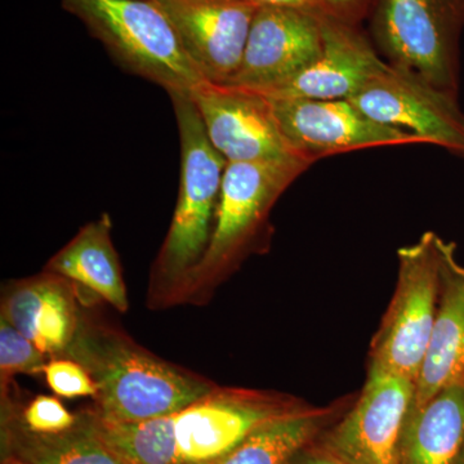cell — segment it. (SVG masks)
Returning a JSON list of instances; mask_svg holds the SVG:
<instances>
[{
  "mask_svg": "<svg viewBox=\"0 0 464 464\" xmlns=\"http://www.w3.org/2000/svg\"><path fill=\"white\" fill-rule=\"evenodd\" d=\"M0 401L3 456L26 464H125L100 438L91 409L81 411L66 431L36 433L21 422L14 392Z\"/></svg>",
  "mask_w": 464,
  "mask_h": 464,
  "instance_id": "cell-18",
  "label": "cell"
},
{
  "mask_svg": "<svg viewBox=\"0 0 464 464\" xmlns=\"http://www.w3.org/2000/svg\"><path fill=\"white\" fill-rule=\"evenodd\" d=\"M17 411L24 426L36 433L66 431L79 420V413L72 414L60 400L48 395L36 396L25 406L17 404Z\"/></svg>",
  "mask_w": 464,
  "mask_h": 464,
  "instance_id": "cell-22",
  "label": "cell"
},
{
  "mask_svg": "<svg viewBox=\"0 0 464 464\" xmlns=\"http://www.w3.org/2000/svg\"><path fill=\"white\" fill-rule=\"evenodd\" d=\"M190 97L208 139L227 163L308 161L286 141L271 101L258 92L204 81Z\"/></svg>",
  "mask_w": 464,
  "mask_h": 464,
  "instance_id": "cell-9",
  "label": "cell"
},
{
  "mask_svg": "<svg viewBox=\"0 0 464 464\" xmlns=\"http://www.w3.org/2000/svg\"><path fill=\"white\" fill-rule=\"evenodd\" d=\"M366 116L464 158V112L457 94L404 66L384 65L348 99Z\"/></svg>",
  "mask_w": 464,
  "mask_h": 464,
  "instance_id": "cell-8",
  "label": "cell"
},
{
  "mask_svg": "<svg viewBox=\"0 0 464 464\" xmlns=\"http://www.w3.org/2000/svg\"><path fill=\"white\" fill-rule=\"evenodd\" d=\"M47 356L29 338L0 317V400L14 393L18 374H42Z\"/></svg>",
  "mask_w": 464,
  "mask_h": 464,
  "instance_id": "cell-21",
  "label": "cell"
},
{
  "mask_svg": "<svg viewBox=\"0 0 464 464\" xmlns=\"http://www.w3.org/2000/svg\"><path fill=\"white\" fill-rule=\"evenodd\" d=\"M322 5L324 14L337 18L351 25L359 26L360 21L373 14L380 0H317Z\"/></svg>",
  "mask_w": 464,
  "mask_h": 464,
  "instance_id": "cell-24",
  "label": "cell"
},
{
  "mask_svg": "<svg viewBox=\"0 0 464 464\" xmlns=\"http://www.w3.org/2000/svg\"><path fill=\"white\" fill-rule=\"evenodd\" d=\"M270 101L286 141L313 164L355 150L424 145L414 134L378 123L348 100Z\"/></svg>",
  "mask_w": 464,
  "mask_h": 464,
  "instance_id": "cell-11",
  "label": "cell"
},
{
  "mask_svg": "<svg viewBox=\"0 0 464 464\" xmlns=\"http://www.w3.org/2000/svg\"><path fill=\"white\" fill-rule=\"evenodd\" d=\"M179 34L204 81L228 84L240 69L253 18L248 0H152Z\"/></svg>",
  "mask_w": 464,
  "mask_h": 464,
  "instance_id": "cell-12",
  "label": "cell"
},
{
  "mask_svg": "<svg viewBox=\"0 0 464 464\" xmlns=\"http://www.w3.org/2000/svg\"><path fill=\"white\" fill-rule=\"evenodd\" d=\"M295 9L259 7L230 85L256 92L285 82L323 51L322 18Z\"/></svg>",
  "mask_w": 464,
  "mask_h": 464,
  "instance_id": "cell-13",
  "label": "cell"
},
{
  "mask_svg": "<svg viewBox=\"0 0 464 464\" xmlns=\"http://www.w3.org/2000/svg\"><path fill=\"white\" fill-rule=\"evenodd\" d=\"M454 464H464V444L462 449H460L459 454H458L456 462Z\"/></svg>",
  "mask_w": 464,
  "mask_h": 464,
  "instance_id": "cell-28",
  "label": "cell"
},
{
  "mask_svg": "<svg viewBox=\"0 0 464 464\" xmlns=\"http://www.w3.org/2000/svg\"><path fill=\"white\" fill-rule=\"evenodd\" d=\"M440 290L431 340L411 405L429 401L439 391L464 383V265L457 246L440 237Z\"/></svg>",
  "mask_w": 464,
  "mask_h": 464,
  "instance_id": "cell-16",
  "label": "cell"
},
{
  "mask_svg": "<svg viewBox=\"0 0 464 464\" xmlns=\"http://www.w3.org/2000/svg\"><path fill=\"white\" fill-rule=\"evenodd\" d=\"M181 143V177L172 222L150 268L146 306H179L181 290L206 255L227 161L209 139L190 93H170Z\"/></svg>",
  "mask_w": 464,
  "mask_h": 464,
  "instance_id": "cell-3",
  "label": "cell"
},
{
  "mask_svg": "<svg viewBox=\"0 0 464 464\" xmlns=\"http://www.w3.org/2000/svg\"><path fill=\"white\" fill-rule=\"evenodd\" d=\"M464 0H380L372 14L375 47L393 65L457 94Z\"/></svg>",
  "mask_w": 464,
  "mask_h": 464,
  "instance_id": "cell-7",
  "label": "cell"
},
{
  "mask_svg": "<svg viewBox=\"0 0 464 464\" xmlns=\"http://www.w3.org/2000/svg\"><path fill=\"white\" fill-rule=\"evenodd\" d=\"M463 444L464 383H457L422 405L411 406L395 464H454Z\"/></svg>",
  "mask_w": 464,
  "mask_h": 464,
  "instance_id": "cell-19",
  "label": "cell"
},
{
  "mask_svg": "<svg viewBox=\"0 0 464 464\" xmlns=\"http://www.w3.org/2000/svg\"><path fill=\"white\" fill-rule=\"evenodd\" d=\"M82 314L78 286L66 277L43 270L3 285L0 317L47 357H58L72 343Z\"/></svg>",
  "mask_w": 464,
  "mask_h": 464,
  "instance_id": "cell-15",
  "label": "cell"
},
{
  "mask_svg": "<svg viewBox=\"0 0 464 464\" xmlns=\"http://www.w3.org/2000/svg\"><path fill=\"white\" fill-rule=\"evenodd\" d=\"M45 381L57 396L65 399L92 398L97 387L83 366L67 357H51L45 365Z\"/></svg>",
  "mask_w": 464,
  "mask_h": 464,
  "instance_id": "cell-23",
  "label": "cell"
},
{
  "mask_svg": "<svg viewBox=\"0 0 464 464\" xmlns=\"http://www.w3.org/2000/svg\"><path fill=\"white\" fill-rule=\"evenodd\" d=\"M322 27L320 56L292 78L258 93L270 100H348L386 63L359 26L324 16Z\"/></svg>",
  "mask_w": 464,
  "mask_h": 464,
  "instance_id": "cell-14",
  "label": "cell"
},
{
  "mask_svg": "<svg viewBox=\"0 0 464 464\" xmlns=\"http://www.w3.org/2000/svg\"><path fill=\"white\" fill-rule=\"evenodd\" d=\"M289 464H347L340 458L333 456L328 450L320 447L317 440L313 444L307 445L290 460Z\"/></svg>",
  "mask_w": 464,
  "mask_h": 464,
  "instance_id": "cell-25",
  "label": "cell"
},
{
  "mask_svg": "<svg viewBox=\"0 0 464 464\" xmlns=\"http://www.w3.org/2000/svg\"><path fill=\"white\" fill-rule=\"evenodd\" d=\"M289 393L218 386L164 417L137 423L101 420L94 429L125 464H203L224 457L265 424L310 408Z\"/></svg>",
  "mask_w": 464,
  "mask_h": 464,
  "instance_id": "cell-1",
  "label": "cell"
},
{
  "mask_svg": "<svg viewBox=\"0 0 464 464\" xmlns=\"http://www.w3.org/2000/svg\"><path fill=\"white\" fill-rule=\"evenodd\" d=\"M125 72L168 94L190 93L204 82L167 14L152 0H63Z\"/></svg>",
  "mask_w": 464,
  "mask_h": 464,
  "instance_id": "cell-5",
  "label": "cell"
},
{
  "mask_svg": "<svg viewBox=\"0 0 464 464\" xmlns=\"http://www.w3.org/2000/svg\"><path fill=\"white\" fill-rule=\"evenodd\" d=\"M108 213L88 222L45 265L44 270L66 277L78 286L82 302H106L119 313L130 308L121 258L112 243Z\"/></svg>",
  "mask_w": 464,
  "mask_h": 464,
  "instance_id": "cell-17",
  "label": "cell"
},
{
  "mask_svg": "<svg viewBox=\"0 0 464 464\" xmlns=\"http://www.w3.org/2000/svg\"><path fill=\"white\" fill-rule=\"evenodd\" d=\"M351 398L325 408L310 406L265 424L224 457L203 464H289L302 449L313 444L332 426L348 406Z\"/></svg>",
  "mask_w": 464,
  "mask_h": 464,
  "instance_id": "cell-20",
  "label": "cell"
},
{
  "mask_svg": "<svg viewBox=\"0 0 464 464\" xmlns=\"http://www.w3.org/2000/svg\"><path fill=\"white\" fill-rule=\"evenodd\" d=\"M248 2L258 7L295 9V11L307 12L316 16H325L317 0H248Z\"/></svg>",
  "mask_w": 464,
  "mask_h": 464,
  "instance_id": "cell-26",
  "label": "cell"
},
{
  "mask_svg": "<svg viewBox=\"0 0 464 464\" xmlns=\"http://www.w3.org/2000/svg\"><path fill=\"white\" fill-rule=\"evenodd\" d=\"M311 166L306 160L227 163L212 239L183 286L179 306H204L250 256L270 248L275 204Z\"/></svg>",
  "mask_w": 464,
  "mask_h": 464,
  "instance_id": "cell-4",
  "label": "cell"
},
{
  "mask_svg": "<svg viewBox=\"0 0 464 464\" xmlns=\"http://www.w3.org/2000/svg\"><path fill=\"white\" fill-rule=\"evenodd\" d=\"M2 464H26V463H24L23 460L16 459V458H14V457L3 456Z\"/></svg>",
  "mask_w": 464,
  "mask_h": 464,
  "instance_id": "cell-27",
  "label": "cell"
},
{
  "mask_svg": "<svg viewBox=\"0 0 464 464\" xmlns=\"http://www.w3.org/2000/svg\"><path fill=\"white\" fill-rule=\"evenodd\" d=\"M82 302L81 322L63 355L83 366L97 387L93 411L101 420L137 423L164 417L219 384L167 362Z\"/></svg>",
  "mask_w": 464,
  "mask_h": 464,
  "instance_id": "cell-2",
  "label": "cell"
},
{
  "mask_svg": "<svg viewBox=\"0 0 464 464\" xmlns=\"http://www.w3.org/2000/svg\"><path fill=\"white\" fill-rule=\"evenodd\" d=\"M440 237L424 232L398 250V280L368 355V373L417 382L431 340L440 290Z\"/></svg>",
  "mask_w": 464,
  "mask_h": 464,
  "instance_id": "cell-6",
  "label": "cell"
},
{
  "mask_svg": "<svg viewBox=\"0 0 464 464\" xmlns=\"http://www.w3.org/2000/svg\"><path fill=\"white\" fill-rule=\"evenodd\" d=\"M414 392L406 378L368 373L362 392L317 442L347 464H395Z\"/></svg>",
  "mask_w": 464,
  "mask_h": 464,
  "instance_id": "cell-10",
  "label": "cell"
}]
</instances>
